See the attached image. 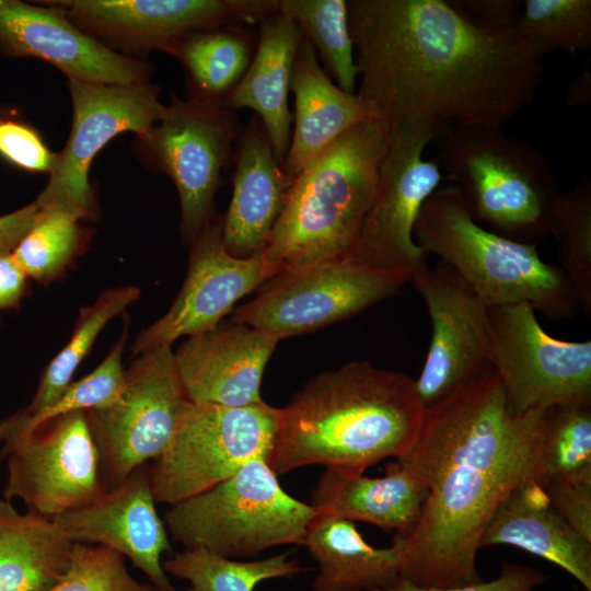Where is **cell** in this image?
<instances>
[{
    "mask_svg": "<svg viewBox=\"0 0 591 591\" xmlns=\"http://www.w3.org/2000/svg\"><path fill=\"white\" fill-rule=\"evenodd\" d=\"M278 341L232 321L188 337L174 352L187 398L228 407L264 402L262 380Z\"/></svg>",
    "mask_w": 591,
    "mask_h": 591,
    "instance_id": "21",
    "label": "cell"
},
{
    "mask_svg": "<svg viewBox=\"0 0 591 591\" xmlns=\"http://www.w3.org/2000/svg\"><path fill=\"white\" fill-rule=\"evenodd\" d=\"M51 2L82 31L123 55L151 50L170 54L177 42L194 32L233 24L258 25L279 9V0Z\"/></svg>",
    "mask_w": 591,
    "mask_h": 591,
    "instance_id": "16",
    "label": "cell"
},
{
    "mask_svg": "<svg viewBox=\"0 0 591 591\" xmlns=\"http://www.w3.org/2000/svg\"><path fill=\"white\" fill-rule=\"evenodd\" d=\"M80 220L57 204L38 206L34 223L11 252L28 278L49 281L66 268L80 243Z\"/></svg>",
    "mask_w": 591,
    "mask_h": 591,
    "instance_id": "37",
    "label": "cell"
},
{
    "mask_svg": "<svg viewBox=\"0 0 591 591\" xmlns=\"http://www.w3.org/2000/svg\"><path fill=\"white\" fill-rule=\"evenodd\" d=\"M232 184L222 240L232 256L248 258L264 251L292 184L256 116L236 139Z\"/></svg>",
    "mask_w": 591,
    "mask_h": 591,
    "instance_id": "22",
    "label": "cell"
},
{
    "mask_svg": "<svg viewBox=\"0 0 591 591\" xmlns=\"http://www.w3.org/2000/svg\"><path fill=\"white\" fill-rule=\"evenodd\" d=\"M243 24L194 32L169 55L183 65L188 99L223 104L245 74L256 50L258 33Z\"/></svg>",
    "mask_w": 591,
    "mask_h": 591,
    "instance_id": "29",
    "label": "cell"
},
{
    "mask_svg": "<svg viewBox=\"0 0 591 591\" xmlns=\"http://www.w3.org/2000/svg\"><path fill=\"white\" fill-rule=\"evenodd\" d=\"M190 246L187 275L177 297L162 317L140 332L130 347L132 357L211 329L240 299L276 276L263 253L237 258L225 250L222 218L212 219Z\"/></svg>",
    "mask_w": 591,
    "mask_h": 591,
    "instance_id": "18",
    "label": "cell"
},
{
    "mask_svg": "<svg viewBox=\"0 0 591 591\" xmlns=\"http://www.w3.org/2000/svg\"><path fill=\"white\" fill-rule=\"evenodd\" d=\"M413 234L427 255L450 266L489 308L529 303L554 321L579 310L560 267L545 263L536 246L474 221L455 186L438 188L424 202Z\"/></svg>",
    "mask_w": 591,
    "mask_h": 591,
    "instance_id": "6",
    "label": "cell"
},
{
    "mask_svg": "<svg viewBox=\"0 0 591 591\" xmlns=\"http://www.w3.org/2000/svg\"><path fill=\"white\" fill-rule=\"evenodd\" d=\"M290 92L293 131L282 169L292 182L323 149L369 116L357 94L343 91L331 79L304 37L293 62Z\"/></svg>",
    "mask_w": 591,
    "mask_h": 591,
    "instance_id": "25",
    "label": "cell"
},
{
    "mask_svg": "<svg viewBox=\"0 0 591 591\" xmlns=\"http://www.w3.org/2000/svg\"><path fill=\"white\" fill-rule=\"evenodd\" d=\"M449 4L471 24L488 31L513 30L521 14L520 0H451Z\"/></svg>",
    "mask_w": 591,
    "mask_h": 591,
    "instance_id": "42",
    "label": "cell"
},
{
    "mask_svg": "<svg viewBox=\"0 0 591 591\" xmlns=\"http://www.w3.org/2000/svg\"><path fill=\"white\" fill-rule=\"evenodd\" d=\"M38 213L35 201L0 216V255L11 253L34 223Z\"/></svg>",
    "mask_w": 591,
    "mask_h": 591,
    "instance_id": "43",
    "label": "cell"
},
{
    "mask_svg": "<svg viewBox=\"0 0 591 591\" xmlns=\"http://www.w3.org/2000/svg\"><path fill=\"white\" fill-rule=\"evenodd\" d=\"M547 410L511 414L494 370L425 409L416 441L396 459L428 490L415 529L401 537L402 580L484 581L476 556L488 521L514 488L542 482Z\"/></svg>",
    "mask_w": 591,
    "mask_h": 591,
    "instance_id": "2",
    "label": "cell"
},
{
    "mask_svg": "<svg viewBox=\"0 0 591 591\" xmlns=\"http://www.w3.org/2000/svg\"><path fill=\"white\" fill-rule=\"evenodd\" d=\"M542 485L555 509L579 535L591 542V483Z\"/></svg>",
    "mask_w": 591,
    "mask_h": 591,
    "instance_id": "41",
    "label": "cell"
},
{
    "mask_svg": "<svg viewBox=\"0 0 591 591\" xmlns=\"http://www.w3.org/2000/svg\"><path fill=\"white\" fill-rule=\"evenodd\" d=\"M280 408L267 404L228 407L188 402L167 448L149 463L157 503L173 506L269 456Z\"/></svg>",
    "mask_w": 591,
    "mask_h": 591,
    "instance_id": "8",
    "label": "cell"
},
{
    "mask_svg": "<svg viewBox=\"0 0 591 591\" xmlns=\"http://www.w3.org/2000/svg\"><path fill=\"white\" fill-rule=\"evenodd\" d=\"M415 380L356 360L309 380L280 408L267 463L277 476L308 465L360 475L416 441L425 416Z\"/></svg>",
    "mask_w": 591,
    "mask_h": 591,
    "instance_id": "3",
    "label": "cell"
},
{
    "mask_svg": "<svg viewBox=\"0 0 591 591\" xmlns=\"http://www.w3.org/2000/svg\"><path fill=\"white\" fill-rule=\"evenodd\" d=\"M302 545L317 564L314 591H363L401 580V537L394 536L389 547H373L352 521L316 512Z\"/></svg>",
    "mask_w": 591,
    "mask_h": 591,
    "instance_id": "27",
    "label": "cell"
},
{
    "mask_svg": "<svg viewBox=\"0 0 591 591\" xmlns=\"http://www.w3.org/2000/svg\"><path fill=\"white\" fill-rule=\"evenodd\" d=\"M8 476L3 498L54 519L104 494L99 452L85 410L49 420L26 438L2 448Z\"/></svg>",
    "mask_w": 591,
    "mask_h": 591,
    "instance_id": "15",
    "label": "cell"
},
{
    "mask_svg": "<svg viewBox=\"0 0 591 591\" xmlns=\"http://www.w3.org/2000/svg\"><path fill=\"white\" fill-rule=\"evenodd\" d=\"M544 483H591V406L547 410L542 444Z\"/></svg>",
    "mask_w": 591,
    "mask_h": 591,
    "instance_id": "36",
    "label": "cell"
},
{
    "mask_svg": "<svg viewBox=\"0 0 591 591\" xmlns=\"http://www.w3.org/2000/svg\"><path fill=\"white\" fill-rule=\"evenodd\" d=\"M431 321V339L417 380L425 408L493 370L489 306L439 260L410 279Z\"/></svg>",
    "mask_w": 591,
    "mask_h": 591,
    "instance_id": "17",
    "label": "cell"
},
{
    "mask_svg": "<svg viewBox=\"0 0 591 591\" xmlns=\"http://www.w3.org/2000/svg\"><path fill=\"white\" fill-rule=\"evenodd\" d=\"M279 9L314 48L326 73L345 92L356 94L359 69L346 0H279Z\"/></svg>",
    "mask_w": 591,
    "mask_h": 591,
    "instance_id": "30",
    "label": "cell"
},
{
    "mask_svg": "<svg viewBox=\"0 0 591 591\" xmlns=\"http://www.w3.org/2000/svg\"><path fill=\"white\" fill-rule=\"evenodd\" d=\"M559 248L560 269L570 281L578 308L591 315V179L560 190L549 222Z\"/></svg>",
    "mask_w": 591,
    "mask_h": 591,
    "instance_id": "33",
    "label": "cell"
},
{
    "mask_svg": "<svg viewBox=\"0 0 591 591\" xmlns=\"http://www.w3.org/2000/svg\"><path fill=\"white\" fill-rule=\"evenodd\" d=\"M513 32L542 59L591 47L590 0H525Z\"/></svg>",
    "mask_w": 591,
    "mask_h": 591,
    "instance_id": "35",
    "label": "cell"
},
{
    "mask_svg": "<svg viewBox=\"0 0 591 591\" xmlns=\"http://www.w3.org/2000/svg\"><path fill=\"white\" fill-rule=\"evenodd\" d=\"M590 73L586 67L568 91V104L587 105L590 102Z\"/></svg>",
    "mask_w": 591,
    "mask_h": 591,
    "instance_id": "45",
    "label": "cell"
},
{
    "mask_svg": "<svg viewBox=\"0 0 591 591\" xmlns=\"http://www.w3.org/2000/svg\"><path fill=\"white\" fill-rule=\"evenodd\" d=\"M166 575L187 581V591H254L262 581L292 578L303 570L298 559L278 554L240 561L204 548L184 549L162 560Z\"/></svg>",
    "mask_w": 591,
    "mask_h": 591,
    "instance_id": "32",
    "label": "cell"
},
{
    "mask_svg": "<svg viewBox=\"0 0 591 591\" xmlns=\"http://www.w3.org/2000/svg\"><path fill=\"white\" fill-rule=\"evenodd\" d=\"M433 158L456 183L471 218L513 241L536 246L549 236L558 189L548 160L502 126H455L436 139Z\"/></svg>",
    "mask_w": 591,
    "mask_h": 591,
    "instance_id": "5",
    "label": "cell"
},
{
    "mask_svg": "<svg viewBox=\"0 0 591 591\" xmlns=\"http://www.w3.org/2000/svg\"><path fill=\"white\" fill-rule=\"evenodd\" d=\"M407 281L347 254L278 274L234 309L231 321L280 340L349 318L397 294Z\"/></svg>",
    "mask_w": 591,
    "mask_h": 591,
    "instance_id": "9",
    "label": "cell"
},
{
    "mask_svg": "<svg viewBox=\"0 0 591 591\" xmlns=\"http://www.w3.org/2000/svg\"><path fill=\"white\" fill-rule=\"evenodd\" d=\"M551 577L533 567L503 563L499 575L490 581H482L465 587H419L404 580L386 588H375L363 591H533L547 582Z\"/></svg>",
    "mask_w": 591,
    "mask_h": 591,
    "instance_id": "40",
    "label": "cell"
},
{
    "mask_svg": "<svg viewBox=\"0 0 591 591\" xmlns=\"http://www.w3.org/2000/svg\"><path fill=\"white\" fill-rule=\"evenodd\" d=\"M73 544L54 520L0 499V591H48L67 571Z\"/></svg>",
    "mask_w": 591,
    "mask_h": 591,
    "instance_id": "28",
    "label": "cell"
},
{
    "mask_svg": "<svg viewBox=\"0 0 591 591\" xmlns=\"http://www.w3.org/2000/svg\"><path fill=\"white\" fill-rule=\"evenodd\" d=\"M27 278L11 253L0 255V311L20 304Z\"/></svg>",
    "mask_w": 591,
    "mask_h": 591,
    "instance_id": "44",
    "label": "cell"
},
{
    "mask_svg": "<svg viewBox=\"0 0 591 591\" xmlns=\"http://www.w3.org/2000/svg\"><path fill=\"white\" fill-rule=\"evenodd\" d=\"M303 36L278 9L258 24L253 59L235 89L223 102L230 111L250 108L262 121L281 166L291 138L290 79Z\"/></svg>",
    "mask_w": 591,
    "mask_h": 591,
    "instance_id": "24",
    "label": "cell"
},
{
    "mask_svg": "<svg viewBox=\"0 0 591 591\" xmlns=\"http://www.w3.org/2000/svg\"><path fill=\"white\" fill-rule=\"evenodd\" d=\"M127 340L125 327L119 340L104 360L84 378L71 382L62 395L44 410L24 416L18 412L0 420V442L9 447L34 432L49 420L77 410L103 406L118 394L125 376L121 358Z\"/></svg>",
    "mask_w": 591,
    "mask_h": 591,
    "instance_id": "34",
    "label": "cell"
},
{
    "mask_svg": "<svg viewBox=\"0 0 591 591\" xmlns=\"http://www.w3.org/2000/svg\"><path fill=\"white\" fill-rule=\"evenodd\" d=\"M188 402L172 348L160 347L136 357L113 401L85 410L107 489L167 448Z\"/></svg>",
    "mask_w": 591,
    "mask_h": 591,
    "instance_id": "10",
    "label": "cell"
},
{
    "mask_svg": "<svg viewBox=\"0 0 591 591\" xmlns=\"http://www.w3.org/2000/svg\"><path fill=\"white\" fill-rule=\"evenodd\" d=\"M72 126L37 206L57 204L81 220L93 216L89 171L95 155L113 138L131 131L142 138L164 116L166 104L152 82L134 84L89 83L68 80Z\"/></svg>",
    "mask_w": 591,
    "mask_h": 591,
    "instance_id": "14",
    "label": "cell"
},
{
    "mask_svg": "<svg viewBox=\"0 0 591 591\" xmlns=\"http://www.w3.org/2000/svg\"><path fill=\"white\" fill-rule=\"evenodd\" d=\"M0 155L25 171L50 175L59 153L46 146L33 126L12 112L0 109Z\"/></svg>",
    "mask_w": 591,
    "mask_h": 591,
    "instance_id": "39",
    "label": "cell"
},
{
    "mask_svg": "<svg viewBox=\"0 0 591 591\" xmlns=\"http://www.w3.org/2000/svg\"><path fill=\"white\" fill-rule=\"evenodd\" d=\"M155 503L144 463L95 500L53 520L72 543L102 545L128 558L155 591H178L162 567L172 546Z\"/></svg>",
    "mask_w": 591,
    "mask_h": 591,
    "instance_id": "20",
    "label": "cell"
},
{
    "mask_svg": "<svg viewBox=\"0 0 591 591\" xmlns=\"http://www.w3.org/2000/svg\"><path fill=\"white\" fill-rule=\"evenodd\" d=\"M387 135L383 124L368 117L292 181L262 252L276 276L351 252L376 190Z\"/></svg>",
    "mask_w": 591,
    "mask_h": 591,
    "instance_id": "4",
    "label": "cell"
},
{
    "mask_svg": "<svg viewBox=\"0 0 591 591\" xmlns=\"http://www.w3.org/2000/svg\"><path fill=\"white\" fill-rule=\"evenodd\" d=\"M139 297L140 290L136 286L114 287L85 306L80 312L70 339L44 370L31 403L18 413L30 416L53 405L70 385L73 373L104 326Z\"/></svg>",
    "mask_w": 591,
    "mask_h": 591,
    "instance_id": "31",
    "label": "cell"
},
{
    "mask_svg": "<svg viewBox=\"0 0 591 591\" xmlns=\"http://www.w3.org/2000/svg\"><path fill=\"white\" fill-rule=\"evenodd\" d=\"M240 132L235 112L223 104L172 94L161 120L138 138L144 162L165 173L177 189L185 243L190 244L213 219L221 172Z\"/></svg>",
    "mask_w": 591,
    "mask_h": 591,
    "instance_id": "13",
    "label": "cell"
},
{
    "mask_svg": "<svg viewBox=\"0 0 591 591\" xmlns=\"http://www.w3.org/2000/svg\"><path fill=\"white\" fill-rule=\"evenodd\" d=\"M48 591H155L136 580L125 557L102 545L74 543L69 567Z\"/></svg>",
    "mask_w": 591,
    "mask_h": 591,
    "instance_id": "38",
    "label": "cell"
},
{
    "mask_svg": "<svg viewBox=\"0 0 591 591\" xmlns=\"http://www.w3.org/2000/svg\"><path fill=\"white\" fill-rule=\"evenodd\" d=\"M315 517L312 506L286 493L266 457L258 456L218 485L170 506L164 523L184 549L239 558L302 545Z\"/></svg>",
    "mask_w": 591,
    "mask_h": 591,
    "instance_id": "7",
    "label": "cell"
},
{
    "mask_svg": "<svg viewBox=\"0 0 591 591\" xmlns=\"http://www.w3.org/2000/svg\"><path fill=\"white\" fill-rule=\"evenodd\" d=\"M427 493L426 486L395 461L382 477L325 470L310 505L318 514L363 521L404 538L415 529Z\"/></svg>",
    "mask_w": 591,
    "mask_h": 591,
    "instance_id": "26",
    "label": "cell"
},
{
    "mask_svg": "<svg viewBox=\"0 0 591 591\" xmlns=\"http://www.w3.org/2000/svg\"><path fill=\"white\" fill-rule=\"evenodd\" d=\"M366 113L405 120L502 126L530 106L543 65L513 30L488 31L444 0H348Z\"/></svg>",
    "mask_w": 591,
    "mask_h": 591,
    "instance_id": "1",
    "label": "cell"
},
{
    "mask_svg": "<svg viewBox=\"0 0 591 591\" xmlns=\"http://www.w3.org/2000/svg\"><path fill=\"white\" fill-rule=\"evenodd\" d=\"M46 3L0 0L3 55L42 59L68 80L107 84L150 81L152 65L111 49L72 23L58 5Z\"/></svg>",
    "mask_w": 591,
    "mask_h": 591,
    "instance_id": "19",
    "label": "cell"
},
{
    "mask_svg": "<svg viewBox=\"0 0 591 591\" xmlns=\"http://www.w3.org/2000/svg\"><path fill=\"white\" fill-rule=\"evenodd\" d=\"M510 545L546 559L591 591V542L552 505L542 482L514 488L488 521L479 548Z\"/></svg>",
    "mask_w": 591,
    "mask_h": 591,
    "instance_id": "23",
    "label": "cell"
},
{
    "mask_svg": "<svg viewBox=\"0 0 591 591\" xmlns=\"http://www.w3.org/2000/svg\"><path fill=\"white\" fill-rule=\"evenodd\" d=\"M493 370L508 410L591 406V341L549 336L529 303L489 309Z\"/></svg>",
    "mask_w": 591,
    "mask_h": 591,
    "instance_id": "12",
    "label": "cell"
},
{
    "mask_svg": "<svg viewBox=\"0 0 591 591\" xmlns=\"http://www.w3.org/2000/svg\"><path fill=\"white\" fill-rule=\"evenodd\" d=\"M442 132L420 120L401 121L389 129L376 190L348 255L409 280L428 268V255L413 232L424 202L442 179L437 161L424 158L426 147Z\"/></svg>",
    "mask_w": 591,
    "mask_h": 591,
    "instance_id": "11",
    "label": "cell"
}]
</instances>
